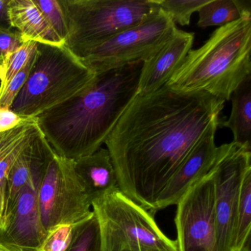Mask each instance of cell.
<instances>
[{"label": "cell", "mask_w": 251, "mask_h": 251, "mask_svg": "<svg viewBox=\"0 0 251 251\" xmlns=\"http://www.w3.org/2000/svg\"><path fill=\"white\" fill-rule=\"evenodd\" d=\"M226 101L164 86L138 95L105 144L120 190L151 212L170 177L206 132L220 125Z\"/></svg>", "instance_id": "6da1fadb"}, {"label": "cell", "mask_w": 251, "mask_h": 251, "mask_svg": "<svg viewBox=\"0 0 251 251\" xmlns=\"http://www.w3.org/2000/svg\"><path fill=\"white\" fill-rule=\"evenodd\" d=\"M143 63L96 75L83 92L36 117L56 155L76 160L102 148L138 95Z\"/></svg>", "instance_id": "7a4b0ae2"}, {"label": "cell", "mask_w": 251, "mask_h": 251, "mask_svg": "<svg viewBox=\"0 0 251 251\" xmlns=\"http://www.w3.org/2000/svg\"><path fill=\"white\" fill-rule=\"evenodd\" d=\"M251 19L220 27L201 48L190 50L166 86L204 92L225 101L251 75Z\"/></svg>", "instance_id": "3957f363"}, {"label": "cell", "mask_w": 251, "mask_h": 251, "mask_svg": "<svg viewBox=\"0 0 251 251\" xmlns=\"http://www.w3.org/2000/svg\"><path fill=\"white\" fill-rule=\"evenodd\" d=\"M96 74L65 46L37 43L28 78L10 109L34 119L87 89Z\"/></svg>", "instance_id": "277c9868"}, {"label": "cell", "mask_w": 251, "mask_h": 251, "mask_svg": "<svg viewBox=\"0 0 251 251\" xmlns=\"http://www.w3.org/2000/svg\"><path fill=\"white\" fill-rule=\"evenodd\" d=\"M67 27L64 46L79 59L158 13L156 0H60Z\"/></svg>", "instance_id": "5b68a950"}, {"label": "cell", "mask_w": 251, "mask_h": 251, "mask_svg": "<svg viewBox=\"0 0 251 251\" xmlns=\"http://www.w3.org/2000/svg\"><path fill=\"white\" fill-rule=\"evenodd\" d=\"M100 233L101 251H178L148 210L120 189L92 202Z\"/></svg>", "instance_id": "8992f818"}, {"label": "cell", "mask_w": 251, "mask_h": 251, "mask_svg": "<svg viewBox=\"0 0 251 251\" xmlns=\"http://www.w3.org/2000/svg\"><path fill=\"white\" fill-rule=\"evenodd\" d=\"M177 28L160 9L149 20L130 27L88 52L80 61L95 74L152 58L174 36Z\"/></svg>", "instance_id": "52a82bcc"}, {"label": "cell", "mask_w": 251, "mask_h": 251, "mask_svg": "<svg viewBox=\"0 0 251 251\" xmlns=\"http://www.w3.org/2000/svg\"><path fill=\"white\" fill-rule=\"evenodd\" d=\"M38 205L47 234L58 226L75 225L92 215V201L75 171L73 160L55 152L39 186Z\"/></svg>", "instance_id": "ba28073f"}, {"label": "cell", "mask_w": 251, "mask_h": 251, "mask_svg": "<svg viewBox=\"0 0 251 251\" xmlns=\"http://www.w3.org/2000/svg\"><path fill=\"white\" fill-rule=\"evenodd\" d=\"M214 182L217 251H233L235 224L242 180L251 170V148L236 142L217 148L211 169Z\"/></svg>", "instance_id": "9c48e42d"}, {"label": "cell", "mask_w": 251, "mask_h": 251, "mask_svg": "<svg viewBox=\"0 0 251 251\" xmlns=\"http://www.w3.org/2000/svg\"><path fill=\"white\" fill-rule=\"evenodd\" d=\"M214 195L210 170L177 202L175 223L178 251H217Z\"/></svg>", "instance_id": "30bf717a"}, {"label": "cell", "mask_w": 251, "mask_h": 251, "mask_svg": "<svg viewBox=\"0 0 251 251\" xmlns=\"http://www.w3.org/2000/svg\"><path fill=\"white\" fill-rule=\"evenodd\" d=\"M54 154L38 164L12 210L4 219L0 227V251H42L48 234L41 223L38 192Z\"/></svg>", "instance_id": "8fae6325"}, {"label": "cell", "mask_w": 251, "mask_h": 251, "mask_svg": "<svg viewBox=\"0 0 251 251\" xmlns=\"http://www.w3.org/2000/svg\"><path fill=\"white\" fill-rule=\"evenodd\" d=\"M220 125L211 127L192 150L173 175L155 201L151 211H157L177 205L180 198L196 182L208 174L215 161L217 148L215 134Z\"/></svg>", "instance_id": "7c38bea8"}, {"label": "cell", "mask_w": 251, "mask_h": 251, "mask_svg": "<svg viewBox=\"0 0 251 251\" xmlns=\"http://www.w3.org/2000/svg\"><path fill=\"white\" fill-rule=\"evenodd\" d=\"M195 33L177 29L172 39L148 61L139 76L138 95L153 93L167 84L192 49Z\"/></svg>", "instance_id": "4fadbf2b"}, {"label": "cell", "mask_w": 251, "mask_h": 251, "mask_svg": "<svg viewBox=\"0 0 251 251\" xmlns=\"http://www.w3.org/2000/svg\"><path fill=\"white\" fill-rule=\"evenodd\" d=\"M54 151L41 130L22 151L13 164L3 185V222L15 205L20 194L38 164L52 156Z\"/></svg>", "instance_id": "5bb4252c"}, {"label": "cell", "mask_w": 251, "mask_h": 251, "mask_svg": "<svg viewBox=\"0 0 251 251\" xmlns=\"http://www.w3.org/2000/svg\"><path fill=\"white\" fill-rule=\"evenodd\" d=\"M74 169L93 202L119 189L117 175L108 150L100 148L91 155L73 160Z\"/></svg>", "instance_id": "9a60e30c"}, {"label": "cell", "mask_w": 251, "mask_h": 251, "mask_svg": "<svg viewBox=\"0 0 251 251\" xmlns=\"http://www.w3.org/2000/svg\"><path fill=\"white\" fill-rule=\"evenodd\" d=\"M7 16L10 27L20 33L24 42L64 46L33 0H9Z\"/></svg>", "instance_id": "2e32d148"}, {"label": "cell", "mask_w": 251, "mask_h": 251, "mask_svg": "<svg viewBox=\"0 0 251 251\" xmlns=\"http://www.w3.org/2000/svg\"><path fill=\"white\" fill-rule=\"evenodd\" d=\"M231 99L230 117L226 121L220 122V127L231 130L233 142L251 148V75L239 85Z\"/></svg>", "instance_id": "e0dca14e"}, {"label": "cell", "mask_w": 251, "mask_h": 251, "mask_svg": "<svg viewBox=\"0 0 251 251\" xmlns=\"http://www.w3.org/2000/svg\"><path fill=\"white\" fill-rule=\"evenodd\" d=\"M198 12V26L201 28L223 27L241 19H251V2L249 0H210Z\"/></svg>", "instance_id": "ac0fdd59"}, {"label": "cell", "mask_w": 251, "mask_h": 251, "mask_svg": "<svg viewBox=\"0 0 251 251\" xmlns=\"http://www.w3.org/2000/svg\"><path fill=\"white\" fill-rule=\"evenodd\" d=\"M251 170L244 177L235 224L233 251H251Z\"/></svg>", "instance_id": "d6986e66"}, {"label": "cell", "mask_w": 251, "mask_h": 251, "mask_svg": "<svg viewBox=\"0 0 251 251\" xmlns=\"http://www.w3.org/2000/svg\"><path fill=\"white\" fill-rule=\"evenodd\" d=\"M66 251H101L99 224L94 211L73 226V238Z\"/></svg>", "instance_id": "ffe728a7"}, {"label": "cell", "mask_w": 251, "mask_h": 251, "mask_svg": "<svg viewBox=\"0 0 251 251\" xmlns=\"http://www.w3.org/2000/svg\"><path fill=\"white\" fill-rule=\"evenodd\" d=\"M37 48L34 42H24L18 49L10 52L0 65V96L14 76L29 62Z\"/></svg>", "instance_id": "44dd1931"}, {"label": "cell", "mask_w": 251, "mask_h": 251, "mask_svg": "<svg viewBox=\"0 0 251 251\" xmlns=\"http://www.w3.org/2000/svg\"><path fill=\"white\" fill-rule=\"evenodd\" d=\"M210 0H156L160 8L170 17L175 24L189 25L192 14Z\"/></svg>", "instance_id": "7402d4cb"}, {"label": "cell", "mask_w": 251, "mask_h": 251, "mask_svg": "<svg viewBox=\"0 0 251 251\" xmlns=\"http://www.w3.org/2000/svg\"><path fill=\"white\" fill-rule=\"evenodd\" d=\"M51 28L65 44L67 27L65 16L58 0H33Z\"/></svg>", "instance_id": "603a6c76"}, {"label": "cell", "mask_w": 251, "mask_h": 251, "mask_svg": "<svg viewBox=\"0 0 251 251\" xmlns=\"http://www.w3.org/2000/svg\"><path fill=\"white\" fill-rule=\"evenodd\" d=\"M39 129L36 118L29 119L11 130L0 133V161L11 148L31 137Z\"/></svg>", "instance_id": "cb8c5ba5"}, {"label": "cell", "mask_w": 251, "mask_h": 251, "mask_svg": "<svg viewBox=\"0 0 251 251\" xmlns=\"http://www.w3.org/2000/svg\"><path fill=\"white\" fill-rule=\"evenodd\" d=\"M34 55L35 53L29 62L14 76V78L8 83L2 95L0 96V109H9L11 108L13 102L28 78Z\"/></svg>", "instance_id": "d4e9b609"}, {"label": "cell", "mask_w": 251, "mask_h": 251, "mask_svg": "<svg viewBox=\"0 0 251 251\" xmlns=\"http://www.w3.org/2000/svg\"><path fill=\"white\" fill-rule=\"evenodd\" d=\"M73 226L64 225L51 230L42 245V251H66L73 238Z\"/></svg>", "instance_id": "484cf974"}, {"label": "cell", "mask_w": 251, "mask_h": 251, "mask_svg": "<svg viewBox=\"0 0 251 251\" xmlns=\"http://www.w3.org/2000/svg\"><path fill=\"white\" fill-rule=\"evenodd\" d=\"M23 43L24 41L19 32L0 25V65L8 54L20 48Z\"/></svg>", "instance_id": "4316f807"}, {"label": "cell", "mask_w": 251, "mask_h": 251, "mask_svg": "<svg viewBox=\"0 0 251 251\" xmlns=\"http://www.w3.org/2000/svg\"><path fill=\"white\" fill-rule=\"evenodd\" d=\"M29 119L23 118L11 109H0V133L8 131Z\"/></svg>", "instance_id": "83f0119b"}, {"label": "cell", "mask_w": 251, "mask_h": 251, "mask_svg": "<svg viewBox=\"0 0 251 251\" xmlns=\"http://www.w3.org/2000/svg\"><path fill=\"white\" fill-rule=\"evenodd\" d=\"M9 0H0V25L10 27L8 24L7 8Z\"/></svg>", "instance_id": "f1b7e54d"}, {"label": "cell", "mask_w": 251, "mask_h": 251, "mask_svg": "<svg viewBox=\"0 0 251 251\" xmlns=\"http://www.w3.org/2000/svg\"><path fill=\"white\" fill-rule=\"evenodd\" d=\"M3 188L0 185V227L2 225V220H3Z\"/></svg>", "instance_id": "f546056e"}]
</instances>
